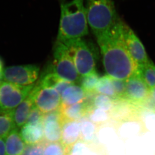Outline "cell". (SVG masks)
<instances>
[{
	"label": "cell",
	"instance_id": "6da1fadb",
	"mask_svg": "<svg viewBox=\"0 0 155 155\" xmlns=\"http://www.w3.org/2000/svg\"><path fill=\"white\" fill-rule=\"evenodd\" d=\"M120 19L110 29L96 37L107 75L127 80L137 72V66L125 48L121 35Z\"/></svg>",
	"mask_w": 155,
	"mask_h": 155
},
{
	"label": "cell",
	"instance_id": "7a4b0ae2",
	"mask_svg": "<svg viewBox=\"0 0 155 155\" xmlns=\"http://www.w3.org/2000/svg\"><path fill=\"white\" fill-rule=\"evenodd\" d=\"M60 7L57 41L66 44L87 35L89 24L84 0H60Z\"/></svg>",
	"mask_w": 155,
	"mask_h": 155
},
{
	"label": "cell",
	"instance_id": "3957f363",
	"mask_svg": "<svg viewBox=\"0 0 155 155\" xmlns=\"http://www.w3.org/2000/svg\"><path fill=\"white\" fill-rule=\"evenodd\" d=\"M89 26L95 37L114 25L120 19L112 0H86Z\"/></svg>",
	"mask_w": 155,
	"mask_h": 155
},
{
	"label": "cell",
	"instance_id": "277c9868",
	"mask_svg": "<svg viewBox=\"0 0 155 155\" xmlns=\"http://www.w3.org/2000/svg\"><path fill=\"white\" fill-rule=\"evenodd\" d=\"M64 45L69 48L80 76L88 75L96 71L95 54L89 42L82 38Z\"/></svg>",
	"mask_w": 155,
	"mask_h": 155
},
{
	"label": "cell",
	"instance_id": "5b68a950",
	"mask_svg": "<svg viewBox=\"0 0 155 155\" xmlns=\"http://www.w3.org/2000/svg\"><path fill=\"white\" fill-rule=\"evenodd\" d=\"M54 73L61 79L76 83L80 79L69 48L61 42H55L54 47Z\"/></svg>",
	"mask_w": 155,
	"mask_h": 155
},
{
	"label": "cell",
	"instance_id": "8992f818",
	"mask_svg": "<svg viewBox=\"0 0 155 155\" xmlns=\"http://www.w3.org/2000/svg\"><path fill=\"white\" fill-rule=\"evenodd\" d=\"M35 84L21 86L3 81L0 83V109H15L28 96Z\"/></svg>",
	"mask_w": 155,
	"mask_h": 155
},
{
	"label": "cell",
	"instance_id": "52a82bcc",
	"mask_svg": "<svg viewBox=\"0 0 155 155\" xmlns=\"http://www.w3.org/2000/svg\"><path fill=\"white\" fill-rule=\"evenodd\" d=\"M40 69L35 64L10 66L3 70V81L21 86L35 84Z\"/></svg>",
	"mask_w": 155,
	"mask_h": 155
},
{
	"label": "cell",
	"instance_id": "ba28073f",
	"mask_svg": "<svg viewBox=\"0 0 155 155\" xmlns=\"http://www.w3.org/2000/svg\"><path fill=\"white\" fill-rule=\"evenodd\" d=\"M121 30L125 48L137 67L149 63L150 60L143 44L134 31L123 21Z\"/></svg>",
	"mask_w": 155,
	"mask_h": 155
},
{
	"label": "cell",
	"instance_id": "9c48e42d",
	"mask_svg": "<svg viewBox=\"0 0 155 155\" xmlns=\"http://www.w3.org/2000/svg\"><path fill=\"white\" fill-rule=\"evenodd\" d=\"M125 82L124 100L134 106H140L150 98V90L139 76L137 72Z\"/></svg>",
	"mask_w": 155,
	"mask_h": 155
},
{
	"label": "cell",
	"instance_id": "30bf717a",
	"mask_svg": "<svg viewBox=\"0 0 155 155\" xmlns=\"http://www.w3.org/2000/svg\"><path fill=\"white\" fill-rule=\"evenodd\" d=\"M38 91L35 98V105L44 114L60 109L61 105L60 94L54 88L40 87L38 84Z\"/></svg>",
	"mask_w": 155,
	"mask_h": 155
},
{
	"label": "cell",
	"instance_id": "8fae6325",
	"mask_svg": "<svg viewBox=\"0 0 155 155\" xmlns=\"http://www.w3.org/2000/svg\"><path fill=\"white\" fill-rule=\"evenodd\" d=\"M63 122L60 109L45 114L43 129L45 142H61Z\"/></svg>",
	"mask_w": 155,
	"mask_h": 155
},
{
	"label": "cell",
	"instance_id": "7c38bea8",
	"mask_svg": "<svg viewBox=\"0 0 155 155\" xmlns=\"http://www.w3.org/2000/svg\"><path fill=\"white\" fill-rule=\"evenodd\" d=\"M38 89V84H35L28 96L14 109V119L17 128H21L27 122L32 108L35 105V96Z\"/></svg>",
	"mask_w": 155,
	"mask_h": 155
},
{
	"label": "cell",
	"instance_id": "4fadbf2b",
	"mask_svg": "<svg viewBox=\"0 0 155 155\" xmlns=\"http://www.w3.org/2000/svg\"><path fill=\"white\" fill-rule=\"evenodd\" d=\"M93 107L85 101L69 106H61L60 110L64 121H80L88 115Z\"/></svg>",
	"mask_w": 155,
	"mask_h": 155
},
{
	"label": "cell",
	"instance_id": "5bb4252c",
	"mask_svg": "<svg viewBox=\"0 0 155 155\" xmlns=\"http://www.w3.org/2000/svg\"><path fill=\"white\" fill-rule=\"evenodd\" d=\"M136 106L124 99L114 100L112 108L109 112L111 119L122 122L133 117L136 114Z\"/></svg>",
	"mask_w": 155,
	"mask_h": 155
},
{
	"label": "cell",
	"instance_id": "9a60e30c",
	"mask_svg": "<svg viewBox=\"0 0 155 155\" xmlns=\"http://www.w3.org/2000/svg\"><path fill=\"white\" fill-rule=\"evenodd\" d=\"M80 121H64L61 142L66 148L72 147L80 140Z\"/></svg>",
	"mask_w": 155,
	"mask_h": 155
},
{
	"label": "cell",
	"instance_id": "2e32d148",
	"mask_svg": "<svg viewBox=\"0 0 155 155\" xmlns=\"http://www.w3.org/2000/svg\"><path fill=\"white\" fill-rule=\"evenodd\" d=\"M20 134L26 145H33L44 141L43 124L32 125L25 124L20 128Z\"/></svg>",
	"mask_w": 155,
	"mask_h": 155
},
{
	"label": "cell",
	"instance_id": "e0dca14e",
	"mask_svg": "<svg viewBox=\"0 0 155 155\" xmlns=\"http://www.w3.org/2000/svg\"><path fill=\"white\" fill-rule=\"evenodd\" d=\"M86 93L81 86L73 83L63 91L61 95V106H69L84 101Z\"/></svg>",
	"mask_w": 155,
	"mask_h": 155
},
{
	"label": "cell",
	"instance_id": "ac0fdd59",
	"mask_svg": "<svg viewBox=\"0 0 155 155\" xmlns=\"http://www.w3.org/2000/svg\"><path fill=\"white\" fill-rule=\"evenodd\" d=\"M6 155H23L26 145L20 134L19 128H14L5 138Z\"/></svg>",
	"mask_w": 155,
	"mask_h": 155
},
{
	"label": "cell",
	"instance_id": "d6986e66",
	"mask_svg": "<svg viewBox=\"0 0 155 155\" xmlns=\"http://www.w3.org/2000/svg\"><path fill=\"white\" fill-rule=\"evenodd\" d=\"M13 111L0 109V137L6 138L12 130L17 127L14 119Z\"/></svg>",
	"mask_w": 155,
	"mask_h": 155
},
{
	"label": "cell",
	"instance_id": "ffe728a7",
	"mask_svg": "<svg viewBox=\"0 0 155 155\" xmlns=\"http://www.w3.org/2000/svg\"><path fill=\"white\" fill-rule=\"evenodd\" d=\"M80 140L88 145L94 143L97 137V126L88 118L80 121Z\"/></svg>",
	"mask_w": 155,
	"mask_h": 155
},
{
	"label": "cell",
	"instance_id": "44dd1931",
	"mask_svg": "<svg viewBox=\"0 0 155 155\" xmlns=\"http://www.w3.org/2000/svg\"><path fill=\"white\" fill-rule=\"evenodd\" d=\"M137 73L150 90L155 87V65L150 61L137 67Z\"/></svg>",
	"mask_w": 155,
	"mask_h": 155
},
{
	"label": "cell",
	"instance_id": "7402d4cb",
	"mask_svg": "<svg viewBox=\"0 0 155 155\" xmlns=\"http://www.w3.org/2000/svg\"><path fill=\"white\" fill-rule=\"evenodd\" d=\"M95 93L107 96L114 100H118L114 89L111 78L107 75L100 77L99 79L96 87Z\"/></svg>",
	"mask_w": 155,
	"mask_h": 155
},
{
	"label": "cell",
	"instance_id": "603a6c76",
	"mask_svg": "<svg viewBox=\"0 0 155 155\" xmlns=\"http://www.w3.org/2000/svg\"><path fill=\"white\" fill-rule=\"evenodd\" d=\"M100 77L96 71L81 77V86L86 93L95 92L96 87Z\"/></svg>",
	"mask_w": 155,
	"mask_h": 155
},
{
	"label": "cell",
	"instance_id": "cb8c5ba5",
	"mask_svg": "<svg viewBox=\"0 0 155 155\" xmlns=\"http://www.w3.org/2000/svg\"><path fill=\"white\" fill-rule=\"evenodd\" d=\"M87 116L88 119L97 127L104 125L111 119L109 112L95 107L90 110Z\"/></svg>",
	"mask_w": 155,
	"mask_h": 155
},
{
	"label": "cell",
	"instance_id": "d4e9b609",
	"mask_svg": "<svg viewBox=\"0 0 155 155\" xmlns=\"http://www.w3.org/2000/svg\"><path fill=\"white\" fill-rule=\"evenodd\" d=\"M70 148H66L61 142H45L43 155H68Z\"/></svg>",
	"mask_w": 155,
	"mask_h": 155
},
{
	"label": "cell",
	"instance_id": "484cf974",
	"mask_svg": "<svg viewBox=\"0 0 155 155\" xmlns=\"http://www.w3.org/2000/svg\"><path fill=\"white\" fill-rule=\"evenodd\" d=\"M96 94L93 99V107L102 109L106 112H110L114 105V100L107 96Z\"/></svg>",
	"mask_w": 155,
	"mask_h": 155
},
{
	"label": "cell",
	"instance_id": "4316f807",
	"mask_svg": "<svg viewBox=\"0 0 155 155\" xmlns=\"http://www.w3.org/2000/svg\"><path fill=\"white\" fill-rule=\"evenodd\" d=\"M61 80V79L53 72L45 75L38 84L41 88L54 89Z\"/></svg>",
	"mask_w": 155,
	"mask_h": 155
},
{
	"label": "cell",
	"instance_id": "83f0119b",
	"mask_svg": "<svg viewBox=\"0 0 155 155\" xmlns=\"http://www.w3.org/2000/svg\"><path fill=\"white\" fill-rule=\"evenodd\" d=\"M45 114H42L36 106L34 105L29 115L26 124L32 125H40L43 124Z\"/></svg>",
	"mask_w": 155,
	"mask_h": 155
},
{
	"label": "cell",
	"instance_id": "f1b7e54d",
	"mask_svg": "<svg viewBox=\"0 0 155 155\" xmlns=\"http://www.w3.org/2000/svg\"><path fill=\"white\" fill-rule=\"evenodd\" d=\"M111 80L118 99H124L125 93V81L112 78H111Z\"/></svg>",
	"mask_w": 155,
	"mask_h": 155
},
{
	"label": "cell",
	"instance_id": "f546056e",
	"mask_svg": "<svg viewBox=\"0 0 155 155\" xmlns=\"http://www.w3.org/2000/svg\"><path fill=\"white\" fill-rule=\"evenodd\" d=\"M45 142L33 145H26L23 155H43Z\"/></svg>",
	"mask_w": 155,
	"mask_h": 155
},
{
	"label": "cell",
	"instance_id": "4dcf8cb0",
	"mask_svg": "<svg viewBox=\"0 0 155 155\" xmlns=\"http://www.w3.org/2000/svg\"><path fill=\"white\" fill-rule=\"evenodd\" d=\"M72 84L73 83L61 79V80L60 81V82L58 84L57 86L55 87L54 89L57 90V92L60 94V95H61L63 91H64V90L66 89L69 86Z\"/></svg>",
	"mask_w": 155,
	"mask_h": 155
},
{
	"label": "cell",
	"instance_id": "1f68e13d",
	"mask_svg": "<svg viewBox=\"0 0 155 155\" xmlns=\"http://www.w3.org/2000/svg\"><path fill=\"white\" fill-rule=\"evenodd\" d=\"M0 155H6L5 138L0 137Z\"/></svg>",
	"mask_w": 155,
	"mask_h": 155
},
{
	"label": "cell",
	"instance_id": "d6a6232c",
	"mask_svg": "<svg viewBox=\"0 0 155 155\" xmlns=\"http://www.w3.org/2000/svg\"><path fill=\"white\" fill-rule=\"evenodd\" d=\"M149 98H151L152 101L155 103V87L150 89Z\"/></svg>",
	"mask_w": 155,
	"mask_h": 155
},
{
	"label": "cell",
	"instance_id": "836d02e7",
	"mask_svg": "<svg viewBox=\"0 0 155 155\" xmlns=\"http://www.w3.org/2000/svg\"><path fill=\"white\" fill-rule=\"evenodd\" d=\"M3 81V70L0 71V83Z\"/></svg>",
	"mask_w": 155,
	"mask_h": 155
},
{
	"label": "cell",
	"instance_id": "e575fe53",
	"mask_svg": "<svg viewBox=\"0 0 155 155\" xmlns=\"http://www.w3.org/2000/svg\"><path fill=\"white\" fill-rule=\"evenodd\" d=\"M3 70V61L0 57V71Z\"/></svg>",
	"mask_w": 155,
	"mask_h": 155
}]
</instances>
